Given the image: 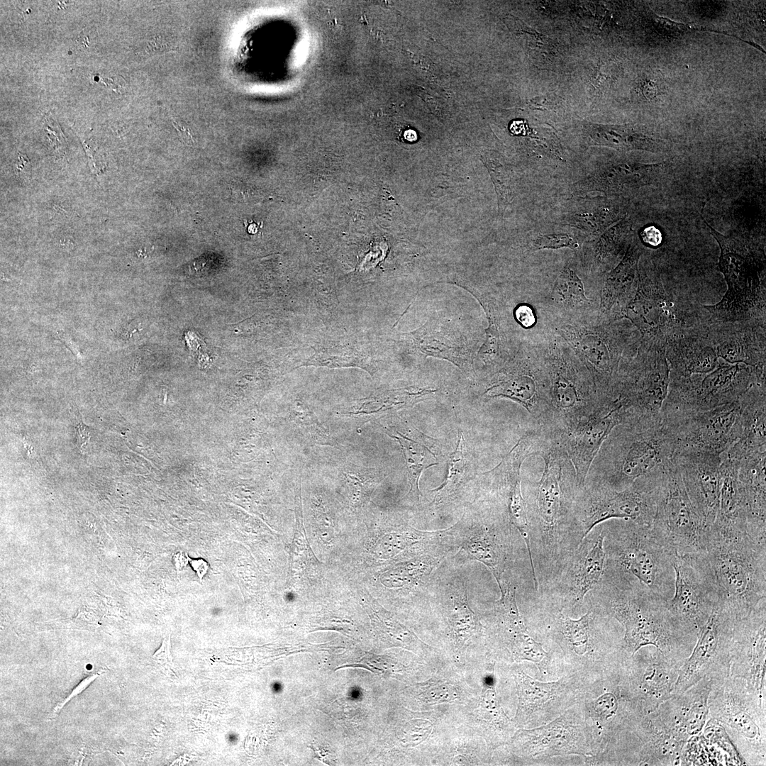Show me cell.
Returning a JSON list of instances; mask_svg holds the SVG:
<instances>
[{"label": "cell", "mask_w": 766, "mask_h": 766, "mask_svg": "<svg viewBox=\"0 0 766 766\" xmlns=\"http://www.w3.org/2000/svg\"><path fill=\"white\" fill-rule=\"evenodd\" d=\"M667 165L666 162L618 164L593 174L578 182L576 187L583 192L626 194L644 186L655 184Z\"/></svg>", "instance_id": "obj_22"}, {"label": "cell", "mask_w": 766, "mask_h": 766, "mask_svg": "<svg viewBox=\"0 0 766 766\" xmlns=\"http://www.w3.org/2000/svg\"><path fill=\"white\" fill-rule=\"evenodd\" d=\"M170 647V636L168 638H165L162 643L161 647L154 653L152 657L160 665L164 666L167 670L169 668V658H168V648Z\"/></svg>", "instance_id": "obj_53"}, {"label": "cell", "mask_w": 766, "mask_h": 766, "mask_svg": "<svg viewBox=\"0 0 766 766\" xmlns=\"http://www.w3.org/2000/svg\"><path fill=\"white\" fill-rule=\"evenodd\" d=\"M703 220L719 245L718 267L727 284V291L718 302L703 306L708 321L766 323L764 251L749 240L721 234Z\"/></svg>", "instance_id": "obj_2"}, {"label": "cell", "mask_w": 766, "mask_h": 766, "mask_svg": "<svg viewBox=\"0 0 766 766\" xmlns=\"http://www.w3.org/2000/svg\"><path fill=\"white\" fill-rule=\"evenodd\" d=\"M588 133L594 144L619 150H642L657 152L665 148L662 140L637 126L591 125Z\"/></svg>", "instance_id": "obj_29"}, {"label": "cell", "mask_w": 766, "mask_h": 766, "mask_svg": "<svg viewBox=\"0 0 766 766\" xmlns=\"http://www.w3.org/2000/svg\"><path fill=\"white\" fill-rule=\"evenodd\" d=\"M672 565L675 591L668 608L683 627L697 636L718 603L704 553L675 555Z\"/></svg>", "instance_id": "obj_11"}, {"label": "cell", "mask_w": 766, "mask_h": 766, "mask_svg": "<svg viewBox=\"0 0 766 766\" xmlns=\"http://www.w3.org/2000/svg\"><path fill=\"white\" fill-rule=\"evenodd\" d=\"M521 440L503 459L501 463L507 471L509 483V511L511 523L520 533L525 542L531 561L534 585L538 589V580L531 554V545L529 526L527 517L526 504L521 489L520 468L523 460L527 455H523L521 450Z\"/></svg>", "instance_id": "obj_28"}, {"label": "cell", "mask_w": 766, "mask_h": 766, "mask_svg": "<svg viewBox=\"0 0 766 766\" xmlns=\"http://www.w3.org/2000/svg\"><path fill=\"white\" fill-rule=\"evenodd\" d=\"M740 435L737 440L721 454L733 461L760 451H766L765 381L755 382L739 398Z\"/></svg>", "instance_id": "obj_20"}, {"label": "cell", "mask_w": 766, "mask_h": 766, "mask_svg": "<svg viewBox=\"0 0 766 766\" xmlns=\"http://www.w3.org/2000/svg\"><path fill=\"white\" fill-rule=\"evenodd\" d=\"M609 599L612 616L624 627V650L631 655L646 646H654L665 655L687 659L696 635L687 631L672 615L667 601L655 595L614 587Z\"/></svg>", "instance_id": "obj_3"}, {"label": "cell", "mask_w": 766, "mask_h": 766, "mask_svg": "<svg viewBox=\"0 0 766 766\" xmlns=\"http://www.w3.org/2000/svg\"><path fill=\"white\" fill-rule=\"evenodd\" d=\"M514 314L516 320L525 328L531 327L535 322L533 309L527 304H521L517 306Z\"/></svg>", "instance_id": "obj_51"}, {"label": "cell", "mask_w": 766, "mask_h": 766, "mask_svg": "<svg viewBox=\"0 0 766 766\" xmlns=\"http://www.w3.org/2000/svg\"><path fill=\"white\" fill-rule=\"evenodd\" d=\"M650 647L645 655L634 660L631 684L636 704L645 714L656 710L674 696L675 684L686 660L671 658Z\"/></svg>", "instance_id": "obj_18"}, {"label": "cell", "mask_w": 766, "mask_h": 766, "mask_svg": "<svg viewBox=\"0 0 766 766\" xmlns=\"http://www.w3.org/2000/svg\"><path fill=\"white\" fill-rule=\"evenodd\" d=\"M604 538V534L600 533L591 550L578 565L574 579V596L577 602L582 601L603 576L606 561Z\"/></svg>", "instance_id": "obj_34"}, {"label": "cell", "mask_w": 766, "mask_h": 766, "mask_svg": "<svg viewBox=\"0 0 766 766\" xmlns=\"http://www.w3.org/2000/svg\"><path fill=\"white\" fill-rule=\"evenodd\" d=\"M514 677L518 705L513 722L520 728L539 726L555 719L574 704L580 692L574 675L542 682L518 669Z\"/></svg>", "instance_id": "obj_14"}, {"label": "cell", "mask_w": 766, "mask_h": 766, "mask_svg": "<svg viewBox=\"0 0 766 766\" xmlns=\"http://www.w3.org/2000/svg\"><path fill=\"white\" fill-rule=\"evenodd\" d=\"M766 451H760L738 462V477L746 499L749 533L766 540Z\"/></svg>", "instance_id": "obj_23"}, {"label": "cell", "mask_w": 766, "mask_h": 766, "mask_svg": "<svg viewBox=\"0 0 766 766\" xmlns=\"http://www.w3.org/2000/svg\"><path fill=\"white\" fill-rule=\"evenodd\" d=\"M466 462L465 443L462 434L459 432L457 447L449 457L446 477L440 487L431 490L434 494L432 504H444L454 496L465 474Z\"/></svg>", "instance_id": "obj_39"}, {"label": "cell", "mask_w": 766, "mask_h": 766, "mask_svg": "<svg viewBox=\"0 0 766 766\" xmlns=\"http://www.w3.org/2000/svg\"><path fill=\"white\" fill-rule=\"evenodd\" d=\"M498 197L499 211L503 213L507 205L514 197V180L511 171L506 165L501 162L498 157L489 153L484 157Z\"/></svg>", "instance_id": "obj_43"}, {"label": "cell", "mask_w": 766, "mask_h": 766, "mask_svg": "<svg viewBox=\"0 0 766 766\" xmlns=\"http://www.w3.org/2000/svg\"><path fill=\"white\" fill-rule=\"evenodd\" d=\"M721 456V482L718 514L712 526L749 533V511L743 487L738 477L739 461Z\"/></svg>", "instance_id": "obj_24"}, {"label": "cell", "mask_w": 766, "mask_h": 766, "mask_svg": "<svg viewBox=\"0 0 766 766\" xmlns=\"http://www.w3.org/2000/svg\"><path fill=\"white\" fill-rule=\"evenodd\" d=\"M189 563L196 574L202 580L209 569V563L204 559H192L188 556Z\"/></svg>", "instance_id": "obj_54"}, {"label": "cell", "mask_w": 766, "mask_h": 766, "mask_svg": "<svg viewBox=\"0 0 766 766\" xmlns=\"http://www.w3.org/2000/svg\"><path fill=\"white\" fill-rule=\"evenodd\" d=\"M625 417L626 410L619 400H616L606 411L576 431L571 445V459L579 483L584 482L603 443L617 426L623 423Z\"/></svg>", "instance_id": "obj_21"}, {"label": "cell", "mask_w": 766, "mask_h": 766, "mask_svg": "<svg viewBox=\"0 0 766 766\" xmlns=\"http://www.w3.org/2000/svg\"><path fill=\"white\" fill-rule=\"evenodd\" d=\"M375 617L379 629L395 640L402 647L414 653H418L429 648L414 633L392 619L384 611H378L375 613Z\"/></svg>", "instance_id": "obj_44"}, {"label": "cell", "mask_w": 766, "mask_h": 766, "mask_svg": "<svg viewBox=\"0 0 766 766\" xmlns=\"http://www.w3.org/2000/svg\"><path fill=\"white\" fill-rule=\"evenodd\" d=\"M511 743L518 754L528 758L592 754V736L585 721L568 709L550 723L533 728H519Z\"/></svg>", "instance_id": "obj_12"}, {"label": "cell", "mask_w": 766, "mask_h": 766, "mask_svg": "<svg viewBox=\"0 0 766 766\" xmlns=\"http://www.w3.org/2000/svg\"><path fill=\"white\" fill-rule=\"evenodd\" d=\"M97 33L94 28H85L75 38V46L82 52H89L97 41Z\"/></svg>", "instance_id": "obj_50"}, {"label": "cell", "mask_w": 766, "mask_h": 766, "mask_svg": "<svg viewBox=\"0 0 766 766\" xmlns=\"http://www.w3.org/2000/svg\"><path fill=\"white\" fill-rule=\"evenodd\" d=\"M104 671V670H101L96 673L87 676L84 679L81 681L66 698L60 701L56 705V706L50 713L49 716V719L55 718L65 704H67L71 699L74 698L76 696L82 693L92 682H94L99 676H100Z\"/></svg>", "instance_id": "obj_49"}, {"label": "cell", "mask_w": 766, "mask_h": 766, "mask_svg": "<svg viewBox=\"0 0 766 766\" xmlns=\"http://www.w3.org/2000/svg\"><path fill=\"white\" fill-rule=\"evenodd\" d=\"M478 716L487 730L488 740L492 745L505 743L513 732V721L503 711L494 687L488 685L480 700Z\"/></svg>", "instance_id": "obj_33"}, {"label": "cell", "mask_w": 766, "mask_h": 766, "mask_svg": "<svg viewBox=\"0 0 766 766\" xmlns=\"http://www.w3.org/2000/svg\"><path fill=\"white\" fill-rule=\"evenodd\" d=\"M765 376L766 370L719 361L707 374L670 377L661 417L703 411L732 403L755 382L765 380Z\"/></svg>", "instance_id": "obj_6"}, {"label": "cell", "mask_w": 766, "mask_h": 766, "mask_svg": "<svg viewBox=\"0 0 766 766\" xmlns=\"http://www.w3.org/2000/svg\"><path fill=\"white\" fill-rule=\"evenodd\" d=\"M451 547L438 548L402 560L383 572L379 576V581L388 588L414 591L426 583L445 558Z\"/></svg>", "instance_id": "obj_26"}, {"label": "cell", "mask_w": 766, "mask_h": 766, "mask_svg": "<svg viewBox=\"0 0 766 766\" xmlns=\"http://www.w3.org/2000/svg\"><path fill=\"white\" fill-rule=\"evenodd\" d=\"M592 614L588 611L579 619H572L562 613L558 616L559 631L569 649L582 656L592 649Z\"/></svg>", "instance_id": "obj_38"}, {"label": "cell", "mask_w": 766, "mask_h": 766, "mask_svg": "<svg viewBox=\"0 0 766 766\" xmlns=\"http://www.w3.org/2000/svg\"><path fill=\"white\" fill-rule=\"evenodd\" d=\"M766 600L745 618L736 621L730 676L746 682L753 694L765 704Z\"/></svg>", "instance_id": "obj_15"}, {"label": "cell", "mask_w": 766, "mask_h": 766, "mask_svg": "<svg viewBox=\"0 0 766 766\" xmlns=\"http://www.w3.org/2000/svg\"><path fill=\"white\" fill-rule=\"evenodd\" d=\"M640 255V247L631 245L621 262L608 274L601 297V307L605 312L629 298Z\"/></svg>", "instance_id": "obj_31"}, {"label": "cell", "mask_w": 766, "mask_h": 766, "mask_svg": "<svg viewBox=\"0 0 766 766\" xmlns=\"http://www.w3.org/2000/svg\"><path fill=\"white\" fill-rule=\"evenodd\" d=\"M173 562L177 570L183 569L189 562L188 554L184 555L182 552L175 554L173 556Z\"/></svg>", "instance_id": "obj_56"}, {"label": "cell", "mask_w": 766, "mask_h": 766, "mask_svg": "<svg viewBox=\"0 0 766 766\" xmlns=\"http://www.w3.org/2000/svg\"><path fill=\"white\" fill-rule=\"evenodd\" d=\"M293 436L310 445H333L334 440L327 428L311 409L295 402L290 413Z\"/></svg>", "instance_id": "obj_37"}, {"label": "cell", "mask_w": 766, "mask_h": 766, "mask_svg": "<svg viewBox=\"0 0 766 766\" xmlns=\"http://www.w3.org/2000/svg\"><path fill=\"white\" fill-rule=\"evenodd\" d=\"M704 557L718 602L734 621L766 600V541L744 531L706 528Z\"/></svg>", "instance_id": "obj_1"}, {"label": "cell", "mask_w": 766, "mask_h": 766, "mask_svg": "<svg viewBox=\"0 0 766 766\" xmlns=\"http://www.w3.org/2000/svg\"><path fill=\"white\" fill-rule=\"evenodd\" d=\"M670 377H690L713 371L719 360L709 333L708 321L684 328L665 340Z\"/></svg>", "instance_id": "obj_19"}, {"label": "cell", "mask_w": 766, "mask_h": 766, "mask_svg": "<svg viewBox=\"0 0 766 766\" xmlns=\"http://www.w3.org/2000/svg\"><path fill=\"white\" fill-rule=\"evenodd\" d=\"M545 470L538 489V505L545 526L553 530L557 522L560 509V467L549 457H545Z\"/></svg>", "instance_id": "obj_36"}, {"label": "cell", "mask_w": 766, "mask_h": 766, "mask_svg": "<svg viewBox=\"0 0 766 766\" xmlns=\"http://www.w3.org/2000/svg\"><path fill=\"white\" fill-rule=\"evenodd\" d=\"M553 294L558 301L569 304H582L589 300L585 296L582 280L568 267L557 277Z\"/></svg>", "instance_id": "obj_45"}, {"label": "cell", "mask_w": 766, "mask_h": 766, "mask_svg": "<svg viewBox=\"0 0 766 766\" xmlns=\"http://www.w3.org/2000/svg\"><path fill=\"white\" fill-rule=\"evenodd\" d=\"M388 435L398 440L401 445L410 485L408 494L413 498L419 499L421 492L418 482L421 473L424 470L436 465L438 462L434 455L423 444L404 436L399 432L397 435L391 433Z\"/></svg>", "instance_id": "obj_35"}, {"label": "cell", "mask_w": 766, "mask_h": 766, "mask_svg": "<svg viewBox=\"0 0 766 766\" xmlns=\"http://www.w3.org/2000/svg\"><path fill=\"white\" fill-rule=\"evenodd\" d=\"M460 552L465 557L484 564L490 570L497 584L503 578L507 562L506 545L497 533L480 524L459 527L456 534Z\"/></svg>", "instance_id": "obj_25"}, {"label": "cell", "mask_w": 766, "mask_h": 766, "mask_svg": "<svg viewBox=\"0 0 766 766\" xmlns=\"http://www.w3.org/2000/svg\"><path fill=\"white\" fill-rule=\"evenodd\" d=\"M672 462L678 470L689 498L707 528L716 521L721 482V456L713 453L682 450Z\"/></svg>", "instance_id": "obj_16"}, {"label": "cell", "mask_w": 766, "mask_h": 766, "mask_svg": "<svg viewBox=\"0 0 766 766\" xmlns=\"http://www.w3.org/2000/svg\"><path fill=\"white\" fill-rule=\"evenodd\" d=\"M535 249H557L561 248H576L577 240L566 233L540 235L533 240Z\"/></svg>", "instance_id": "obj_48"}, {"label": "cell", "mask_w": 766, "mask_h": 766, "mask_svg": "<svg viewBox=\"0 0 766 766\" xmlns=\"http://www.w3.org/2000/svg\"><path fill=\"white\" fill-rule=\"evenodd\" d=\"M650 271L640 272L636 295L623 311L643 337L666 340L677 331L708 320L703 306L698 308L669 294L655 267Z\"/></svg>", "instance_id": "obj_8"}, {"label": "cell", "mask_w": 766, "mask_h": 766, "mask_svg": "<svg viewBox=\"0 0 766 766\" xmlns=\"http://www.w3.org/2000/svg\"><path fill=\"white\" fill-rule=\"evenodd\" d=\"M708 328L718 358L728 364L742 363L766 370V323L708 321Z\"/></svg>", "instance_id": "obj_17"}, {"label": "cell", "mask_w": 766, "mask_h": 766, "mask_svg": "<svg viewBox=\"0 0 766 766\" xmlns=\"http://www.w3.org/2000/svg\"><path fill=\"white\" fill-rule=\"evenodd\" d=\"M500 599L495 603L496 611L508 633L527 632L523 619L518 611L516 599V587L511 582L502 579L498 584Z\"/></svg>", "instance_id": "obj_41"}, {"label": "cell", "mask_w": 766, "mask_h": 766, "mask_svg": "<svg viewBox=\"0 0 766 766\" xmlns=\"http://www.w3.org/2000/svg\"><path fill=\"white\" fill-rule=\"evenodd\" d=\"M735 621L717 603L699 629L695 645L683 662L672 694L679 695L702 679L715 681L730 676Z\"/></svg>", "instance_id": "obj_9"}, {"label": "cell", "mask_w": 766, "mask_h": 766, "mask_svg": "<svg viewBox=\"0 0 766 766\" xmlns=\"http://www.w3.org/2000/svg\"><path fill=\"white\" fill-rule=\"evenodd\" d=\"M739 399L709 410L662 418L675 438L677 451L723 454L740 435Z\"/></svg>", "instance_id": "obj_10"}, {"label": "cell", "mask_w": 766, "mask_h": 766, "mask_svg": "<svg viewBox=\"0 0 766 766\" xmlns=\"http://www.w3.org/2000/svg\"><path fill=\"white\" fill-rule=\"evenodd\" d=\"M641 238L645 244L654 248L660 245L662 239L660 231L653 226L645 228L641 232Z\"/></svg>", "instance_id": "obj_52"}, {"label": "cell", "mask_w": 766, "mask_h": 766, "mask_svg": "<svg viewBox=\"0 0 766 766\" xmlns=\"http://www.w3.org/2000/svg\"><path fill=\"white\" fill-rule=\"evenodd\" d=\"M508 647L514 660H527L533 662L543 674H547L551 654L543 645L529 636L527 632L508 633Z\"/></svg>", "instance_id": "obj_40"}, {"label": "cell", "mask_w": 766, "mask_h": 766, "mask_svg": "<svg viewBox=\"0 0 766 766\" xmlns=\"http://www.w3.org/2000/svg\"><path fill=\"white\" fill-rule=\"evenodd\" d=\"M450 635L455 646L462 647L481 627L467 597V580L457 575L445 589Z\"/></svg>", "instance_id": "obj_27"}, {"label": "cell", "mask_w": 766, "mask_h": 766, "mask_svg": "<svg viewBox=\"0 0 766 766\" xmlns=\"http://www.w3.org/2000/svg\"><path fill=\"white\" fill-rule=\"evenodd\" d=\"M650 526L659 540L676 555L705 552L706 528L692 505L673 462L660 479L655 516Z\"/></svg>", "instance_id": "obj_7"}, {"label": "cell", "mask_w": 766, "mask_h": 766, "mask_svg": "<svg viewBox=\"0 0 766 766\" xmlns=\"http://www.w3.org/2000/svg\"><path fill=\"white\" fill-rule=\"evenodd\" d=\"M76 439L80 449L89 439V433L87 427L83 423H79L76 426Z\"/></svg>", "instance_id": "obj_55"}, {"label": "cell", "mask_w": 766, "mask_h": 766, "mask_svg": "<svg viewBox=\"0 0 766 766\" xmlns=\"http://www.w3.org/2000/svg\"><path fill=\"white\" fill-rule=\"evenodd\" d=\"M670 383V367L665 355V340L642 337L638 356L631 372L624 408L628 404L637 410L638 419L661 417L660 411Z\"/></svg>", "instance_id": "obj_13"}, {"label": "cell", "mask_w": 766, "mask_h": 766, "mask_svg": "<svg viewBox=\"0 0 766 766\" xmlns=\"http://www.w3.org/2000/svg\"><path fill=\"white\" fill-rule=\"evenodd\" d=\"M714 682L710 679H702L682 694L672 698L678 723L689 738L699 735L706 723L708 699Z\"/></svg>", "instance_id": "obj_30"}, {"label": "cell", "mask_w": 766, "mask_h": 766, "mask_svg": "<svg viewBox=\"0 0 766 766\" xmlns=\"http://www.w3.org/2000/svg\"><path fill=\"white\" fill-rule=\"evenodd\" d=\"M435 391L413 387L387 390L357 401L351 409L341 413L345 416L382 414L388 411L411 406L423 396Z\"/></svg>", "instance_id": "obj_32"}, {"label": "cell", "mask_w": 766, "mask_h": 766, "mask_svg": "<svg viewBox=\"0 0 766 766\" xmlns=\"http://www.w3.org/2000/svg\"><path fill=\"white\" fill-rule=\"evenodd\" d=\"M708 705V718L726 729L745 760L748 758L749 765L765 764V704L746 682L731 676L714 682Z\"/></svg>", "instance_id": "obj_5"}, {"label": "cell", "mask_w": 766, "mask_h": 766, "mask_svg": "<svg viewBox=\"0 0 766 766\" xmlns=\"http://www.w3.org/2000/svg\"><path fill=\"white\" fill-rule=\"evenodd\" d=\"M618 709V701L611 692H606L593 701L591 715L595 721H604L614 718Z\"/></svg>", "instance_id": "obj_46"}, {"label": "cell", "mask_w": 766, "mask_h": 766, "mask_svg": "<svg viewBox=\"0 0 766 766\" xmlns=\"http://www.w3.org/2000/svg\"><path fill=\"white\" fill-rule=\"evenodd\" d=\"M535 392V382L531 377L518 376L492 386L485 394L509 398L530 411Z\"/></svg>", "instance_id": "obj_42"}, {"label": "cell", "mask_w": 766, "mask_h": 766, "mask_svg": "<svg viewBox=\"0 0 766 766\" xmlns=\"http://www.w3.org/2000/svg\"><path fill=\"white\" fill-rule=\"evenodd\" d=\"M629 522L613 533L610 543V555L618 572L625 576L624 582L631 578L626 589L669 601L675 591L672 563L676 555L659 540L650 526Z\"/></svg>", "instance_id": "obj_4"}, {"label": "cell", "mask_w": 766, "mask_h": 766, "mask_svg": "<svg viewBox=\"0 0 766 766\" xmlns=\"http://www.w3.org/2000/svg\"><path fill=\"white\" fill-rule=\"evenodd\" d=\"M421 696L431 704L450 701L458 698L455 687L446 683H431L423 689Z\"/></svg>", "instance_id": "obj_47"}]
</instances>
